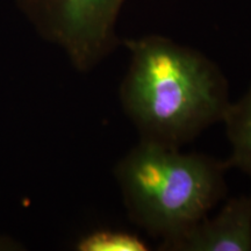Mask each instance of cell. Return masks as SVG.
I'll return each mask as SVG.
<instances>
[{
  "instance_id": "cell-1",
  "label": "cell",
  "mask_w": 251,
  "mask_h": 251,
  "mask_svg": "<svg viewBox=\"0 0 251 251\" xmlns=\"http://www.w3.org/2000/svg\"><path fill=\"white\" fill-rule=\"evenodd\" d=\"M129 65L120 86L122 109L140 140L180 149L230 105L218 65L190 47L161 35L125 39Z\"/></svg>"
},
{
  "instance_id": "cell-2",
  "label": "cell",
  "mask_w": 251,
  "mask_h": 251,
  "mask_svg": "<svg viewBox=\"0 0 251 251\" xmlns=\"http://www.w3.org/2000/svg\"><path fill=\"white\" fill-rule=\"evenodd\" d=\"M229 169L227 161L140 140L114 175L131 221L165 242L224 199Z\"/></svg>"
},
{
  "instance_id": "cell-3",
  "label": "cell",
  "mask_w": 251,
  "mask_h": 251,
  "mask_svg": "<svg viewBox=\"0 0 251 251\" xmlns=\"http://www.w3.org/2000/svg\"><path fill=\"white\" fill-rule=\"evenodd\" d=\"M126 0H25L45 35L64 49L80 70L117 48V24Z\"/></svg>"
},
{
  "instance_id": "cell-4",
  "label": "cell",
  "mask_w": 251,
  "mask_h": 251,
  "mask_svg": "<svg viewBox=\"0 0 251 251\" xmlns=\"http://www.w3.org/2000/svg\"><path fill=\"white\" fill-rule=\"evenodd\" d=\"M165 251H251V194L229 199L212 218L159 243Z\"/></svg>"
},
{
  "instance_id": "cell-5",
  "label": "cell",
  "mask_w": 251,
  "mask_h": 251,
  "mask_svg": "<svg viewBox=\"0 0 251 251\" xmlns=\"http://www.w3.org/2000/svg\"><path fill=\"white\" fill-rule=\"evenodd\" d=\"M222 122L231 148L229 168L251 178V87L237 101L230 102Z\"/></svg>"
},
{
  "instance_id": "cell-6",
  "label": "cell",
  "mask_w": 251,
  "mask_h": 251,
  "mask_svg": "<svg viewBox=\"0 0 251 251\" xmlns=\"http://www.w3.org/2000/svg\"><path fill=\"white\" fill-rule=\"evenodd\" d=\"M80 251H147L148 244L137 235L121 230H97L78 243Z\"/></svg>"
}]
</instances>
